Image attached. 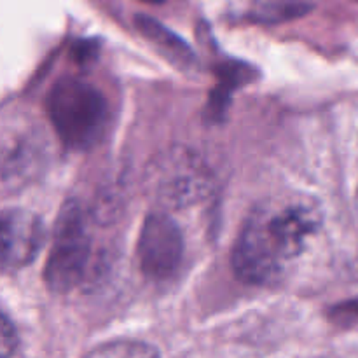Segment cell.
I'll return each mask as SVG.
<instances>
[{
    "label": "cell",
    "instance_id": "1",
    "mask_svg": "<svg viewBox=\"0 0 358 358\" xmlns=\"http://www.w3.org/2000/svg\"><path fill=\"white\" fill-rule=\"evenodd\" d=\"M324 213L310 196L271 198L248 215L233 248V268L250 285H276L320 234Z\"/></svg>",
    "mask_w": 358,
    "mask_h": 358
},
{
    "label": "cell",
    "instance_id": "2",
    "mask_svg": "<svg viewBox=\"0 0 358 358\" xmlns=\"http://www.w3.org/2000/svg\"><path fill=\"white\" fill-rule=\"evenodd\" d=\"M45 110L58 138L72 150L96 145L108 122V103L101 91L77 77H62L52 84Z\"/></svg>",
    "mask_w": 358,
    "mask_h": 358
},
{
    "label": "cell",
    "instance_id": "3",
    "mask_svg": "<svg viewBox=\"0 0 358 358\" xmlns=\"http://www.w3.org/2000/svg\"><path fill=\"white\" fill-rule=\"evenodd\" d=\"M91 255V236L86 219L76 201L59 210L51 250L44 268V280L52 292L65 294L84 278Z\"/></svg>",
    "mask_w": 358,
    "mask_h": 358
},
{
    "label": "cell",
    "instance_id": "4",
    "mask_svg": "<svg viewBox=\"0 0 358 358\" xmlns=\"http://www.w3.org/2000/svg\"><path fill=\"white\" fill-rule=\"evenodd\" d=\"M150 189L164 206L180 210L205 199L212 189V178L198 157L187 150H175L154 168Z\"/></svg>",
    "mask_w": 358,
    "mask_h": 358
},
{
    "label": "cell",
    "instance_id": "5",
    "mask_svg": "<svg viewBox=\"0 0 358 358\" xmlns=\"http://www.w3.org/2000/svg\"><path fill=\"white\" fill-rule=\"evenodd\" d=\"M136 255L147 278L154 282L173 278L184 259V236L177 222L163 212L150 213L140 229Z\"/></svg>",
    "mask_w": 358,
    "mask_h": 358
},
{
    "label": "cell",
    "instance_id": "6",
    "mask_svg": "<svg viewBox=\"0 0 358 358\" xmlns=\"http://www.w3.org/2000/svg\"><path fill=\"white\" fill-rule=\"evenodd\" d=\"M45 243L41 217L27 210L10 208L2 213V269L6 273L27 268Z\"/></svg>",
    "mask_w": 358,
    "mask_h": 358
},
{
    "label": "cell",
    "instance_id": "7",
    "mask_svg": "<svg viewBox=\"0 0 358 358\" xmlns=\"http://www.w3.org/2000/svg\"><path fill=\"white\" fill-rule=\"evenodd\" d=\"M136 27L152 44L163 49L171 62L178 63L182 66H194L196 58L192 55L191 48L182 38H178V35L171 34L166 27H163L159 21L140 14V16H136Z\"/></svg>",
    "mask_w": 358,
    "mask_h": 358
},
{
    "label": "cell",
    "instance_id": "8",
    "mask_svg": "<svg viewBox=\"0 0 358 358\" xmlns=\"http://www.w3.org/2000/svg\"><path fill=\"white\" fill-rule=\"evenodd\" d=\"M38 154L37 145L28 142H17L13 138V145H7L3 143V164H2V177H3V185H7L9 182L20 180L24 178L28 173H31L35 166L38 163H34L35 156Z\"/></svg>",
    "mask_w": 358,
    "mask_h": 358
},
{
    "label": "cell",
    "instance_id": "9",
    "mask_svg": "<svg viewBox=\"0 0 358 358\" xmlns=\"http://www.w3.org/2000/svg\"><path fill=\"white\" fill-rule=\"evenodd\" d=\"M311 0H255L254 16L262 23H283L310 13Z\"/></svg>",
    "mask_w": 358,
    "mask_h": 358
},
{
    "label": "cell",
    "instance_id": "10",
    "mask_svg": "<svg viewBox=\"0 0 358 358\" xmlns=\"http://www.w3.org/2000/svg\"><path fill=\"white\" fill-rule=\"evenodd\" d=\"M159 355L156 348L145 343H136V341H114L107 343L101 348L93 350L90 352V357H105V358H114V357H156Z\"/></svg>",
    "mask_w": 358,
    "mask_h": 358
},
{
    "label": "cell",
    "instance_id": "11",
    "mask_svg": "<svg viewBox=\"0 0 358 358\" xmlns=\"http://www.w3.org/2000/svg\"><path fill=\"white\" fill-rule=\"evenodd\" d=\"M17 350L16 329L10 324L9 317L2 315V355L9 357Z\"/></svg>",
    "mask_w": 358,
    "mask_h": 358
},
{
    "label": "cell",
    "instance_id": "12",
    "mask_svg": "<svg viewBox=\"0 0 358 358\" xmlns=\"http://www.w3.org/2000/svg\"><path fill=\"white\" fill-rule=\"evenodd\" d=\"M143 2H147V3H163V2H166V0H143Z\"/></svg>",
    "mask_w": 358,
    "mask_h": 358
},
{
    "label": "cell",
    "instance_id": "13",
    "mask_svg": "<svg viewBox=\"0 0 358 358\" xmlns=\"http://www.w3.org/2000/svg\"><path fill=\"white\" fill-rule=\"evenodd\" d=\"M357 217H358V192H357Z\"/></svg>",
    "mask_w": 358,
    "mask_h": 358
}]
</instances>
